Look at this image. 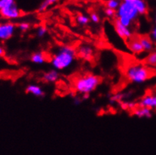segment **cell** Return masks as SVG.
I'll return each instance as SVG.
<instances>
[{
	"label": "cell",
	"mask_w": 156,
	"mask_h": 155,
	"mask_svg": "<svg viewBox=\"0 0 156 155\" xmlns=\"http://www.w3.org/2000/svg\"><path fill=\"white\" fill-rule=\"evenodd\" d=\"M0 15L2 17L7 20H15L21 16V12L17 7L16 2H14L3 8L0 11Z\"/></svg>",
	"instance_id": "5"
},
{
	"label": "cell",
	"mask_w": 156,
	"mask_h": 155,
	"mask_svg": "<svg viewBox=\"0 0 156 155\" xmlns=\"http://www.w3.org/2000/svg\"><path fill=\"white\" fill-rule=\"evenodd\" d=\"M150 39H152V41L154 42V44L156 45V26L154 27L153 29H152V31H151Z\"/></svg>",
	"instance_id": "28"
},
{
	"label": "cell",
	"mask_w": 156,
	"mask_h": 155,
	"mask_svg": "<svg viewBox=\"0 0 156 155\" xmlns=\"http://www.w3.org/2000/svg\"><path fill=\"white\" fill-rule=\"evenodd\" d=\"M113 25L115 31L121 39L128 42L133 37V33L130 27H127V26L122 25L118 19L115 20Z\"/></svg>",
	"instance_id": "6"
},
{
	"label": "cell",
	"mask_w": 156,
	"mask_h": 155,
	"mask_svg": "<svg viewBox=\"0 0 156 155\" xmlns=\"http://www.w3.org/2000/svg\"><path fill=\"white\" fill-rule=\"evenodd\" d=\"M17 28L20 31L23 32V33H25V32L28 31L30 28V24L27 22H22V23H19L18 26H17Z\"/></svg>",
	"instance_id": "24"
},
{
	"label": "cell",
	"mask_w": 156,
	"mask_h": 155,
	"mask_svg": "<svg viewBox=\"0 0 156 155\" xmlns=\"http://www.w3.org/2000/svg\"><path fill=\"white\" fill-rule=\"evenodd\" d=\"M140 43L142 45L144 52H152L153 51L154 47H155V44L152 42L150 37L148 36H140L139 37Z\"/></svg>",
	"instance_id": "14"
},
{
	"label": "cell",
	"mask_w": 156,
	"mask_h": 155,
	"mask_svg": "<svg viewBox=\"0 0 156 155\" xmlns=\"http://www.w3.org/2000/svg\"><path fill=\"white\" fill-rule=\"evenodd\" d=\"M77 54L80 58L85 61H90L94 58V50L91 46L88 45H82L79 47Z\"/></svg>",
	"instance_id": "8"
},
{
	"label": "cell",
	"mask_w": 156,
	"mask_h": 155,
	"mask_svg": "<svg viewBox=\"0 0 156 155\" xmlns=\"http://www.w3.org/2000/svg\"><path fill=\"white\" fill-rule=\"evenodd\" d=\"M90 21V17L84 15H79L76 17V22L80 26H86Z\"/></svg>",
	"instance_id": "20"
},
{
	"label": "cell",
	"mask_w": 156,
	"mask_h": 155,
	"mask_svg": "<svg viewBox=\"0 0 156 155\" xmlns=\"http://www.w3.org/2000/svg\"><path fill=\"white\" fill-rule=\"evenodd\" d=\"M90 21L93 22L94 23H100V18L99 15H98L97 13H95V12H93V13L90 14Z\"/></svg>",
	"instance_id": "26"
},
{
	"label": "cell",
	"mask_w": 156,
	"mask_h": 155,
	"mask_svg": "<svg viewBox=\"0 0 156 155\" xmlns=\"http://www.w3.org/2000/svg\"><path fill=\"white\" fill-rule=\"evenodd\" d=\"M14 2H15V0H0V11L3 8L6 7L11 4H13Z\"/></svg>",
	"instance_id": "25"
},
{
	"label": "cell",
	"mask_w": 156,
	"mask_h": 155,
	"mask_svg": "<svg viewBox=\"0 0 156 155\" xmlns=\"http://www.w3.org/2000/svg\"><path fill=\"white\" fill-rule=\"evenodd\" d=\"M139 13L131 4L125 2H121L116 10V17L121 23L127 27H130L133 22L137 19Z\"/></svg>",
	"instance_id": "4"
},
{
	"label": "cell",
	"mask_w": 156,
	"mask_h": 155,
	"mask_svg": "<svg viewBox=\"0 0 156 155\" xmlns=\"http://www.w3.org/2000/svg\"><path fill=\"white\" fill-rule=\"evenodd\" d=\"M57 1V0H44V1L41 3L40 5H39L38 11H39V12H45L49 6L51 5L54 4L55 2H56Z\"/></svg>",
	"instance_id": "19"
},
{
	"label": "cell",
	"mask_w": 156,
	"mask_h": 155,
	"mask_svg": "<svg viewBox=\"0 0 156 155\" xmlns=\"http://www.w3.org/2000/svg\"><path fill=\"white\" fill-rule=\"evenodd\" d=\"M155 71H156V67H155Z\"/></svg>",
	"instance_id": "32"
},
{
	"label": "cell",
	"mask_w": 156,
	"mask_h": 155,
	"mask_svg": "<svg viewBox=\"0 0 156 155\" xmlns=\"http://www.w3.org/2000/svg\"><path fill=\"white\" fill-rule=\"evenodd\" d=\"M145 64L149 68L156 67V50L152 51L145 58Z\"/></svg>",
	"instance_id": "17"
},
{
	"label": "cell",
	"mask_w": 156,
	"mask_h": 155,
	"mask_svg": "<svg viewBox=\"0 0 156 155\" xmlns=\"http://www.w3.org/2000/svg\"><path fill=\"white\" fill-rule=\"evenodd\" d=\"M77 52L71 46L63 45L57 49L51 59V64L54 69L63 71L69 68L76 60Z\"/></svg>",
	"instance_id": "1"
},
{
	"label": "cell",
	"mask_w": 156,
	"mask_h": 155,
	"mask_svg": "<svg viewBox=\"0 0 156 155\" xmlns=\"http://www.w3.org/2000/svg\"><path fill=\"white\" fill-rule=\"evenodd\" d=\"M120 4L121 2H119V0H108L106 2V7H107V9L116 11L119 9Z\"/></svg>",
	"instance_id": "21"
},
{
	"label": "cell",
	"mask_w": 156,
	"mask_h": 155,
	"mask_svg": "<svg viewBox=\"0 0 156 155\" xmlns=\"http://www.w3.org/2000/svg\"><path fill=\"white\" fill-rule=\"evenodd\" d=\"M128 47L129 50L135 55H139L144 52L139 37H132L128 41Z\"/></svg>",
	"instance_id": "9"
},
{
	"label": "cell",
	"mask_w": 156,
	"mask_h": 155,
	"mask_svg": "<svg viewBox=\"0 0 156 155\" xmlns=\"http://www.w3.org/2000/svg\"><path fill=\"white\" fill-rule=\"evenodd\" d=\"M121 107L125 110H134L136 108V103L134 102H124L121 103Z\"/></svg>",
	"instance_id": "22"
},
{
	"label": "cell",
	"mask_w": 156,
	"mask_h": 155,
	"mask_svg": "<svg viewBox=\"0 0 156 155\" xmlns=\"http://www.w3.org/2000/svg\"><path fill=\"white\" fill-rule=\"evenodd\" d=\"M47 33V28L44 26H40L37 28V29H36V35L38 38H39V39H42V38H44V36H46Z\"/></svg>",
	"instance_id": "23"
},
{
	"label": "cell",
	"mask_w": 156,
	"mask_h": 155,
	"mask_svg": "<svg viewBox=\"0 0 156 155\" xmlns=\"http://www.w3.org/2000/svg\"><path fill=\"white\" fill-rule=\"evenodd\" d=\"M5 53V51L4 48L2 47H0V57H2L4 56Z\"/></svg>",
	"instance_id": "30"
},
{
	"label": "cell",
	"mask_w": 156,
	"mask_h": 155,
	"mask_svg": "<svg viewBox=\"0 0 156 155\" xmlns=\"http://www.w3.org/2000/svg\"><path fill=\"white\" fill-rule=\"evenodd\" d=\"M82 98L80 97H76L74 98V104L76 105H79L82 103Z\"/></svg>",
	"instance_id": "29"
},
{
	"label": "cell",
	"mask_w": 156,
	"mask_h": 155,
	"mask_svg": "<svg viewBox=\"0 0 156 155\" xmlns=\"http://www.w3.org/2000/svg\"><path fill=\"white\" fill-rule=\"evenodd\" d=\"M139 106L156 110V94H147L139 102Z\"/></svg>",
	"instance_id": "10"
},
{
	"label": "cell",
	"mask_w": 156,
	"mask_h": 155,
	"mask_svg": "<svg viewBox=\"0 0 156 155\" xmlns=\"http://www.w3.org/2000/svg\"><path fill=\"white\" fill-rule=\"evenodd\" d=\"M26 92L28 94H31L36 97H42L44 95V92L42 87L38 84H29L26 88Z\"/></svg>",
	"instance_id": "13"
},
{
	"label": "cell",
	"mask_w": 156,
	"mask_h": 155,
	"mask_svg": "<svg viewBox=\"0 0 156 155\" xmlns=\"http://www.w3.org/2000/svg\"><path fill=\"white\" fill-rule=\"evenodd\" d=\"M125 97H126V94H125V93H115V94L112 95V96L109 98V102H110V103L112 104L119 103V102H122Z\"/></svg>",
	"instance_id": "18"
},
{
	"label": "cell",
	"mask_w": 156,
	"mask_h": 155,
	"mask_svg": "<svg viewBox=\"0 0 156 155\" xmlns=\"http://www.w3.org/2000/svg\"><path fill=\"white\" fill-rule=\"evenodd\" d=\"M105 14L108 17H114L116 15V11L112 10V9H106V11H105Z\"/></svg>",
	"instance_id": "27"
},
{
	"label": "cell",
	"mask_w": 156,
	"mask_h": 155,
	"mask_svg": "<svg viewBox=\"0 0 156 155\" xmlns=\"http://www.w3.org/2000/svg\"><path fill=\"white\" fill-rule=\"evenodd\" d=\"M133 114L138 118H150L152 116V110L146 107L138 106L133 111Z\"/></svg>",
	"instance_id": "12"
},
{
	"label": "cell",
	"mask_w": 156,
	"mask_h": 155,
	"mask_svg": "<svg viewBox=\"0 0 156 155\" xmlns=\"http://www.w3.org/2000/svg\"><path fill=\"white\" fill-rule=\"evenodd\" d=\"M30 60L35 64L42 65L46 62V57L42 52H36L31 55Z\"/></svg>",
	"instance_id": "16"
},
{
	"label": "cell",
	"mask_w": 156,
	"mask_h": 155,
	"mask_svg": "<svg viewBox=\"0 0 156 155\" xmlns=\"http://www.w3.org/2000/svg\"><path fill=\"white\" fill-rule=\"evenodd\" d=\"M123 2L131 4L136 9L140 15H145L147 12L148 7L145 0H123Z\"/></svg>",
	"instance_id": "11"
},
{
	"label": "cell",
	"mask_w": 156,
	"mask_h": 155,
	"mask_svg": "<svg viewBox=\"0 0 156 155\" xmlns=\"http://www.w3.org/2000/svg\"><path fill=\"white\" fill-rule=\"evenodd\" d=\"M155 25H156V14H155Z\"/></svg>",
	"instance_id": "31"
},
{
	"label": "cell",
	"mask_w": 156,
	"mask_h": 155,
	"mask_svg": "<svg viewBox=\"0 0 156 155\" xmlns=\"http://www.w3.org/2000/svg\"><path fill=\"white\" fill-rule=\"evenodd\" d=\"M16 30V26L13 23H0V40L6 41L14 36Z\"/></svg>",
	"instance_id": "7"
},
{
	"label": "cell",
	"mask_w": 156,
	"mask_h": 155,
	"mask_svg": "<svg viewBox=\"0 0 156 155\" xmlns=\"http://www.w3.org/2000/svg\"><path fill=\"white\" fill-rule=\"evenodd\" d=\"M152 76V71L149 67L140 63L130 65L125 70V77L128 81L136 84L144 83Z\"/></svg>",
	"instance_id": "3"
},
{
	"label": "cell",
	"mask_w": 156,
	"mask_h": 155,
	"mask_svg": "<svg viewBox=\"0 0 156 155\" xmlns=\"http://www.w3.org/2000/svg\"><path fill=\"white\" fill-rule=\"evenodd\" d=\"M60 78V73L56 69H51L43 75V80L46 83H55Z\"/></svg>",
	"instance_id": "15"
},
{
	"label": "cell",
	"mask_w": 156,
	"mask_h": 155,
	"mask_svg": "<svg viewBox=\"0 0 156 155\" xmlns=\"http://www.w3.org/2000/svg\"><path fill=\"white\" fill-rule=\"evenodd\" d=\"M101 80L98 75L86 74L76 78L73 81V88L76 93L83 96H88L100 84Z\"/></svg>",
	"instance_id": "2"
}]
</instances>
